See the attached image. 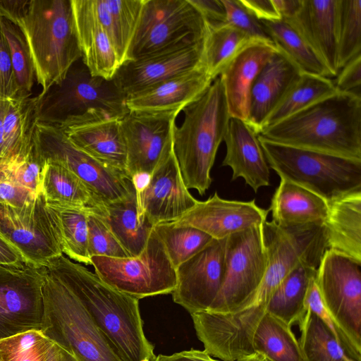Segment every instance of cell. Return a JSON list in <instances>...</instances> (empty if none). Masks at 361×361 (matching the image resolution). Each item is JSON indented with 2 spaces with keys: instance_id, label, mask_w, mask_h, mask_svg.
<instances>
[{
  "instance_id": "6da1fadb",
  "label": "cell",
  "mask_w": 361,
  "mask_h": 361,
  "mask_svg": "<svg viewBox=\"0 0 361 361\" xmlns=\"http://www.w3.org/2000/svg\"><path fill=\"white\" fill-rule=\"evenodd\" d=\"M49 266L72 290L123 361H152L154 345L146 338L139 300L104 283L63 255Z\"/></svg>"
},
{
  "instance_id": "7a4b0ae2",
  "label": "cell",
  "mask_w": 361,
  "mask_h": 361,
  "mask_svg": "<svg viewBox=\"0 0 361 361\" xmlns=\"http://www.w3.org/2000/svg\"><path fill=\"white\" fill-rule=\"evenodd\" d=\"M259 135L284 145L361 159V97L337 92Z\"/></svg>"
},
{
  "instance_id": "3957f363",
  "label": "cell",
  "mask_w": 361,
  "mask_h": 361,
  "mask_svg": "<svg viewBox=\"0 0 361 361\" xmlns=\"http://www.w3.org/2000/svg\"><path fill=\"white\" fill-rule=\"evenodd\" d=\"M182 111L183 122L173 130V153L185 186L202 195L212 183L211 169L231 118L220 77Z\"/></svg>"
},
{
  "instance_id": "277c9868",
  "label": "cell",
  "mask_w": 361,
  "mask_h": 361,
  "mask_svg": "<svg viewBox=\"0 0 361 361\" xmlns=\"http://www.w3.org/2000/svg\"><path fill=\"white\" fill-rule=\"evenodd\" d=\"M17 25L28 45L42 92L61 81L82 58L71 0H30Z\"/></svg>"
},
{
  "instance_id": "5b68a950",
  "label": "cell",
  "mask_w": 361,
  "mask_h": 361,
  "mask_svg": "<svg viewBox=\"0 0 361 361\" xmlns=\"http://www.w3.org/2000/svg\"><path fill=\"white\" fill-rule=\"evenodd\" d=\"M126 100L113 80L92 75L80 59L61 81L35 97L36 119L60 126L66 121L121 118L129 111Z\"/></svg>"
},
{
  "instance_id": "8992f818",
  "label": "cell",
  "mask_w": 361,
  "mask_h": 361,
  "mask_svg": "<svg viewBox=\"0 0 361 361\" xmlns=\"http://www.w3.org/2000/svg\"><path fill=\"white\" fill-rule=\"evenodd\" d=\"M45 267L42 334L78 361H123L77 296L49 266Z\"/></svg>"
},
{
  "instance_id": "52a82bcc",
  "label": "cell",
  "mask_w": 361,
  "mask_h": 361,
  "mask_svg": "<svg viewBox=\"0 0 361 361\" xmlns=\"http://www.w3.org/2000/svg\"><path fill=\"white\" fill-rule=\"evenodd\" d=\"M265 159L281 179L298 185L328 204L361 191V159L298 148L258 135Z\"/></svg>"
},
{
  "instance_id": "ba28073f",
  "label": "cell",
  "mask_w": 361,
  "mask_h": 361,
  "mask_svg": "<svg viewBox=\"0 0 361 361\" xmlns=\"http://www.w3.org/2000/svg\"><path fill=\"white\" fill-rule=\"evenodd\" d=\"M95 274L104 283L137 299L171 293L176 268L154 228L142 252L136 257L90 258Z\"/></svg>"
},
{
  "instance_id": "9c48e42d",
  "label": "cell",
  "mask_w": 361,
  "mask_h": 361,
  "mask_svg": "<svg viewBox=\"0 0 361 361\" xmlns=\"http://www.w3.org/2000/svg\"><path fill=\"white\" fill-rule=\"evenodd\" d=\"M209 29L189 0H145L128 61L183 43L204 41Z\"/></svg>"
},
{
  "instance_id": "30bf717a",
  "label": "cell",
  "mask_w": 361,
  "mask_h": 361,
  "mask_svg": "<svg viewBox=\"0 0 361 361\" xmlns=\"http://www.w3.org/2000/svg\"><path fill=\"white\" fill-rule=\"evenodd\" d=\"M35 145L46 161H55L81 179L102 202L128 197L134 190L129 177L75 147L55 125L36 123Z\"/></svg>"
},
{
  "instance_id": "8fae6325",
  "label": "cell",
  "mask_w": 361,
  "mask_h": 361,
  "mask_svg": "<svg viewBox=\"0 0 361 361\" xmlns=\"http://www.w3.org/2000/svg\"><path fill=\"white\" fill-rule=\"evenodd\" d=\"M267 265L262 224L227 237L223 282L205 312L227 313L250 297L262 283Z\"/></svg>"
},
{
  "instance_id": "7c38bea8",
  "label": "cell",
  "mask_w": 361,
  "mask_h": 361,
  "mask_svg": "<svg viewBox=\"0 0 361 361\" xmlns=\"http://www.w3.org/2000/svg\"><path fill=\"white\" fill-rule=\"evenodd\" d=\"M0 235L32 264L46 267L63 255L55 215L41 192L23 207L0 203Z\"/></svg>"
},
{
  "instance_id": "4fadbf2b",
  "label": "cell",
  "mask_w": 361,
  "mask_h": 361,
  "mask_svg": "<svg viewBox=\"0 0 361 361\" xmlns=\"http://www.w3.org/2000/svg\"><path fill=\"white\" fill-rule=\"evenodd\" d=\"M45 269L25 261L0 265V341L40 331Z\"/></svg>"
},
{
  "instance_id": "5bb4252c",
  "label": "cell",
  "mask_w": 361,
  "mask_h": 361,
  "mask_svg": "<svg viewBox=\"0 0 361 361\" xmlns=\"http://www.w3.org/2000/svg\"><path fill=\"white\" fill-rule=\"evenodd\" d=\"M315 281L329 312L361 343V264L326 249Z\"/></svg>"
},
{
  "instance_id": "9a60e30c",
  "label": "cell",
  "mask_w": 361,
  "mask_h": 361,
  "mask_svg": "<svg viewBox=\"0 0 361 361\" xmlns=\"http://www.w3.org/2000/svg\"><path fill=\"white\" fill-rule=\"evenodd\" d=\"M262 235L267 265L257 290L269 298L299 264L308 259H321L327 249L321 224L285 228L266 220L262 224Z\"/></svg>"
},
{
  "instance_id": "2e32d148",
  "label": "cell",
  "mask_w": 361,
  "mask_h": 361,
  "mask_svg": "<svg viewBox=\"0 0 361 361\" xmlns=\"http://www.w3.org/2000/svg\"><path fill=\"white\" fill-rule=\"evenodd\" d=\"M179 111H129L120 119L127 149L126 175L150 174L173 149L175 121Z\"/></svg>"
},
{
  "instance_id": "e0dca14e",
  "label": "cell",
  "mask_w": 361,
  "mask_h": 361,
  "mask_svg": "<svg viewBox=\"0 0 361 361\" xmlns=\"http://www.w3.org/2000/svg\"><path fill=\"white\" fill-rule=\"evenodd\" d=\"M204 41L183 43L127 61L120 66L112 80L127 98L132 97L204 66Z\"/></svg>"
},
{
  "instance_id": "ac0fdd59",
  "label": "cell",
  "mask_w": 361,
  "mask_h": 361,
  "mask_svg": "<svg viewBox=\"0 0 361 361\" xmlns=\"http://www.w3.org/2000/svg\"><path fill=\"white\" fill-rule=\"evenodd\" d=\"M226 238L213 239L204 248L176 268L173 301L190 314L207 311L221 286Z\"/></svg>"
},
{
  "instance_id": "d6986e66",
  "label": "cell",
  "mask_w": 361,
  "mask_h": 361,
  "mask_svg": "<svg viewBox=\"0 0 361 361\" xmlns=\"http://www.w3.org/2000/svg\"><path fill=\"white\" fill-rule=\"evenodd\" d=\"M136 195L140 216L144 215L154 226L178 219L197 202L183 182L173 149L154 169L146 188Z\"/></svg>"
},
{
  "instance_id": "ffe728a7",
  "label": "cell",
  "mask_w": 361,
  "mask_h": 361,
  "mask_svg": "<svg viewBox=\"0 0 361 361\" xmlns=\"http://www.w3.org/2000/svg\"><path fill=\"white\" fill-rule=\"evenodd\" d=\"M269 211L251 201L228 200L217 192L196 204L178 219L176 225L189 226L209 235L213 239H225L229 235L262 225Z\"/></svg>"
},
{
  "instance_id": "44dd1931",
  "label": "cell",
  "mask_w": 361,
  "mask_h": 361,
  "mask_svg": "<svg viewBox=\"0 0 361 361\" xmlns=\"http://www.w3.org/2000/svg\"><path fill=\"white\" fill-rule=\"evenodd\" d=\"M338 0H302L297 14L283 20L293 26L324 63L332 77L339 72L338 63Z\"/></svg>"
},
{
  "instance_id": "7402d4cb",
  "label": "cell",
  "mask_w": 361,
  "mask_h": 361,
  "mask_svg": "<svg viewBox=\"0 0 361 361\" xmlns=\"http://www.w3.org/2000/svg\"><path fill=\"white\" fill-rule=\"evenodd\" d=\"M120 119L66 121L58 126L75 147L126 175L127 149Z\"/></svg>"
},
{
  "instance_id": "603a6c76",
  "label": "cell",
  "mask_w": 361,
  "mask_h": 361,
  "mask_svg": "<svg viewBox=\"0 0 361 361\" xmlns=\"http://www.w3.org/2000/svg\"><path fill=\"white\" fill-rule=\"evenodd\" d=\"M302 72L278 50L255 78L250 94L247 123L259 135L264 121L287 92L298 80Z\"/></svg>"
},
{
  "instance_id": "cb8c5ba5",
  "label": "cell",
  "mask_w": 361,
  "mask_h": 361,
  "mask_svg": "<svg viewBox=\"0 0 361 361\" xmlns=\"http://www.w3.org/2000/svg\"><path fill=\"white\" fill-rule=\"evenodd\" d=\"M276 51L274 44L252 42L239 51L222 70L219 76L223 83L231 117L247 122L252 85Z\"/></svg>"
},
{
  "instance_id": "d4e9b609",
  "label": "cell",
  "mask_w": 361,
  "mask_h": 361,
  "mask_svg": "<svg viewBox=\"0 0 361 361\" xmlns=\"http://www.w3.org/2000/svg\"><path fill=\"white\" fill-rule=\"evenodd\" d=\"M226 153L223 166L232 169V180L243 178L255 192L269 183V166L258 135L240 118L231 117L224 137Z\"/></svg>"
},
{
  "instance_id": "484cf974",
  "label": "cell",
  "mask_w": 361,
  "mask_h": 361,
  "mask_svg": "<svg viewBox=\"0 0 361 361\" xmlns=\"http://www.w3.org/2000/svg\"><path fill=\"white\" fill-rule=\"evenodd\" d=\"M82 60L92 75L112 80L121 62L90 0H71Z\"/></svg>"
},
{
  "instance_id": "4316f807",
  "label": "cell",
  "mask_w": 361,
  "mask_h": 361,
  "mask_svg": "<svg viewBox=\"0 0 361 361\" xmlns=\"http://www.w3.org/2000/svg\"><path fill=\"white\" fill-rule=\"evenodd\" d=\"M213 79L204 66L176 76L127 98L129 111H182L199 98Z\"/></svg>"
},
{
  "instance_id": "83f0119b",
  "label": "cell",
  "mask_w": 361,
  "mask_h": 361,
  "mask_svg": "<svg viewBox=\"0 0 361 361\" xmlns=\"http://www.w3.org/2000/svg\"><path fill=\"white\" fill-rule=\"evenodd\" d=\"M322 224L327 249L361 264V191L329 204Z\"/></svg>"
},
{
  "instance_id": "f1b7e54d",
  "label": "cell",
  "mask_w": 361,
  "mask_h": 361,
  "mask_svg": "<svg viewBox=\"0 0 361 361\" xmlns=\"http://www.w3.org/2000/svg\"><path fill=\"white\" fill-rule=\"evenodd\" d=\"M272 221L281 227L322 225L329 210L328 203L312 192L281 178L269 208Z\"/></svg>"
},
{
  "instance_id": "f546056e",
  "label": "cell",
  "mask_w": 361,
  "mask_h": 361,
  "mask_svg": "<svg viewBox=\"0 0 361 361\" xmlns=\"http://www.w3.org/2000/svg\"><path fill=\"white\" fill-rule=\"evenodd\" d=\"M92 212L104 221L130 257L142 252L154 226L140 216L135 190L122 200L103 203Z\"/></svg>"
},
{
  "instance_id": "4dcf8cb0",
  "label": "cell",
  "mask_w": 361,
  "mask_h": 361,
  "mask_svg": "<svg viewBox=\"0 0 361 361\" xmlns=\"http://www.w3.org/2000/svg\"><path fill=\"white\" fill-rule=\"evenodd\" d=\"M145 0H90L94 12L107 33L121 64L129 51Z\"/></svg>"
},
{
  "instance_id": "1f68e13d",
  "label": "cell",
  "mask_w": 361,
  "mask_h": 361,
  "mask_svg": "<svg viewBox=\"0 0 361 361\" xmlns=\"http://www.w3.org/2000/svg\"><path fill=\"white\" fill-rule=\"evenodd\" d=\"M36 123L35 97L5 98L4 166L20 161L29 153L34 145Z\"/></svg>"
},
{
  "instance_id": "d6a6232c",
  "label": "cell",
  "mask_w": 361,
  "mask_h": 361,
  "mask_svg": "<svg viewBox=\"0 0 361 361\" xmlns=\"http://www.w3.org/2000/svg\"><path fill=\"white\" fill-rule=\"evenodd\" d=\"M321 259L303 261L293 269L273 292L267 312L290 326L297 324L305 311L307 290Z\"/></svg>"
},
{
  "instance_id": "836d02e7",
  "label": "cell",
  "mask_w": 361,
  "mask_h": 361,
  "mask_svg": "<svg viewBox=\"0 0 361 361\" xmlns=\"http://www.w3.org/2000/svg\"><path fill=\"white\" fill-rule=\"evenodd\" d=\"M40 192L49 205L92 212L103 204L81 179L55 161H46Z\"/></svg>"
},
{
  "instance_id": "e575fe53",
  "label": "cell",
  "mask_w": 361,
  "mask_h": 361,
  "mask_svg": "<svg viewBox=\"0 0 361 361\" xmlns=\"http://www.w3.org/2000/svg\"><path fill=\"white\" fill-rule=\"evenodd\" d=\"M252 345L255 353L271 361H305L292 327L269 312L255 331Z\"/></svg>"
},
{
  "instance_id": "d590c367",
  "label": "cell",
  "mask_w": 361,
  "mask_h": 361,
  "mask_svg": "<svg viewBox=\"0 0 361 361\" xmlns=\"http://www.w3.org/2000/svg\"><path fill=\"white\" fill-rule=\"evenodd\" d=\"M276 49L302 73L332 78L329 70L307 42L288 22L262 21Z\"/></svg>"
},
{
  "instance_id": "8d00e7d4",
  "label": "cell",
  "mask_w": 361,
  "mask_h": 361,
  "mask_svg": "<svg viewBox=\"0 0 361 361\" xmlns=\"http://www.w3.org/2000/svg\"><path fill=\"white\" fill-rule=\"evenodd\" d=\"M0 361H78L48 338L41 331L32 330L0 341Z\"/></svg>"
},
{
  "instance_id": "74e56055",
  "label": "cell",
  "mask_w": 361,
  "mask_h": 361,
  "mask_svg": "<svg viewBox=\"0 0 361 361\" xmlns=\"http://www.w3.org/2000/svg\"><path fill=\"white\" fill-rule=\"evenodd\" d=\"M336 92L337 91L331 78L302 73L298 80L267 117L261 132Z\"/></svg>"
},
{
  "instance_id": "f35d334b",
  "label": "cell",
  "mask_w": 361,
  "mask_h": 361,
  "mask_svg": "<svg viewBox=\"0 0 361 361\" xmlns=\"http://www.w3.org/2000/svg\"><path fill=\"white\" fill-rule=\"evenodd\" d=\"M297 322L305 361H356L350 357L323 322L308 309Z\"/></svg>"
},
{
  "instance_id": "ab89813d",
  "label": "cell",
  "mask_w": 361,
  "mask_h": 361,
  "mask_svg": "<svg viewBox=\"0 0 361 361\" xmlns=\"http://www.w3.org/2000/svg\"><path fill=\"white\" fill-rule=\"evenodd\" d=\"M209 28L202 63L214 80L239 51L255 40L227 23Z\"/></svg>"
},
{
  "instance_id": "60d3db41",
  "label": "cell",
  "mask_w": 361,
  "mask_h": 361,
  "mask_svg": "<svg viewBox=\"0 0 361 361\" xmlns=\"http://www.w3.org/2000/svg\"><path fill=\"white\" fill-rule=\"evenodd\" d=\"M49 206L56 219L63 253L78 262L91 265L88 253L87 224V217L90 210L69 207Z\"/></svg>"
},
{
  "instance_id": "b9f144b4",
  "label": "cell",
  "mask_w": 361,
  "mask_h": 361,
  "mask_svg": "<svg viewBox=\"0 0 361 361\" xmlns=\"http://www.w3.org/2000/svg\"><path fill=\"white\" fill-rule=\"evenodd\" d=\"M153 228L175 268L213 240L209 235L201 230L189 226L176 225L172 222L161 223Z\"/></svg>"
},
{
  "instance_id": "7bdbcfd3",
  "label": "cell",
  "mask_w": 361,
  "mask_h": 361,
  "mask_svg": "<svg viewBox=\"0 0 361 361\" xmlns=\"http://www.w3.org/2000/svg\"><path fill=\"white\" fill-rule=\"evenodd\" d=\"M337 39L340 71L361 54V0H338Z\"/></svg>"
},
{
  "instance_id": "ee69618b",
  "label": "cell",
  "mask_w": 361,
  "mask_h": 361,
  "mask_svg": "<svg viewBox=\"0 0 361 361\" xmlns=\"http://www.w3.org/2000/svg\"><path fill=\"white\" fill-rule=\"evenodd\" d=\"M1 25L10 51L12 67L18 87V97H30L36 75L24 35L16 24L8 20L1 18Z\"/></svg>"
},
{
  "instance_id": "f6af8a7d",
  "label": "cell",
  "mask_w": 361,
  "mask_h": 361,
  "mask_svg": "<svg viewBox=\"0 0 361 361\" xmlns=\"http://www.w3.org/2000/svg\"><path fill=\"white\" fill-rule=\"evenodd\" d=\"M305 309L314 313L323 322L350 357L361 361V343L353 339L329 312L322 301L315 278L311 281L307 290Z\"/></svg>"
},
{
  "instance_id": "bcb514c9",
  "label": "cell",
  "mask_w": 361,
  "mask_h": 361,
  "mask_svg": "<svg viewBox=\"0 0 361 361\" xmlns=\"http://www.w3.org/2000/svg\"><path fill=\"white\" fill-rule=\"evenodd\" d=\"M88 224V253L90 257L111 258L130 257L104 221L90 211Z\"/></svg>"
},
{
  "instance_id": "7dc6e473",
  "label": "cell",
  "mask_w": 361,
  "mask_h": 361,
  "mask_svg": "<svg viewBox=\"0 0 361 361\" xmlns=\"http://www.w3.org/2000/svg\"><path fill=\"white\" fill-rule=\"evenodd\" d=\"M45 164L34 143L23 159L5 166L18 183L37 195L40 192Z\"/></svg>"
},
{
  "instance_id": "c3c4849f",
  "label": "cell",
  "mask_w": 361,
  "mask_h": 361,
  "mask_svg": "<svg viewBox=\"0 0 361 361\" xmlns=\"http://www.w3.org/2000/svg\"><path fill=\"white\" fill-rule=\"evenodd\" d=\"M222 3L226 11L227 23L255 41L274 44L262 21L255 18L240 0H222Z\"/></svg>"
},
{
  "instance_id": "681fc988",
  "label": "cell",
  "mask_w": 361,
  "mask_h": 361,
  "mask_svg": "<svg viewBox=\"0 0 361 361\" xmlns=\"http://www.w3.org/2000/svg\"><path fill=\"white\" fill-rule=\"evenodd\" d=\"M36 196L18 183L6 166H0V203L23 207L33 203Z\"/></svg>"
},
{
  "instance_id": "f907efd6",
  "label": "cell",
  "mask_w": 361,
  "mask_h": 361,
  "mask_svg": "<svg viewBox=\"0 0 361 361\" xmlns=\"http://www.w3.org/2000/svg\"><path fill=\"white\" fill-rule=\"evenodd\" d=\"M0 18V97H18V87L14 75L8 45L3 32Z\"/></svg>"
},
{
  "instance_id": "816d5d0a",
  "label": "cell",
  "mask_w": 361,
  "mask_h": 361,
  "mask_svg": "<svg viewBox=\"0 0 361 361\" xmlns=\"http://www.w3.org/2000/svg\"><path fill=\"white\" fill-rule=\"evenodd\" d=\"M336 77L334 84L337 92L361 97V54L347 63Z\"/></svg>"
},
{
  "instance_id": "f5cc1de1",
  "label": "cell",
  "mask_w": 361,
  "mask_h": 361,
  "mask_svg": "<svg viewBox=\"0 0 361 361\" xmlns=\"http://www.w3.org/2000/svg\"><path fill=\"white\" fill-rule=\"evenodd\" d=\"M200 12L209 27L226 23V11L222 0H189Z\"/></svg>"
},
{
  "instance_id": "db71d44e",
  "label": "cell",
  "mask_w": 361,
  "mask_h": 361,
  "mask_svg": "<svg viewBox=\"0 0 361 361\" xmlns=\"http://www.w3.org/2000/svg\"><path fill=\"white\" fill-rule=\"evenodd\" d=\"M240 1L255 18L261 21L281 20L272 0H240Z\"/></svg>"
},
{
  "instance_id": "11a10c76",
  "label": "cell",
  "mask_w": 361,
  "mask_h": 361,
  "mask_svg": "<svg viewBox=\"0 0 361 361\" xmlns=\"http://www.w3.org/2000/svg\"><path fill=\"white\" fill-rule=\"evenodd\" d=\"M249 357V356H248ZM248 357L236 361H247ZM152 361H222L212 357L204 349L203 350L191 349L176 353L170 355H155Z\"/></svg>"
},
{
  "instance_id": "9f6ffc18",
  "label": "cell",
  "mask_w": 361,
  "mask_h": 361,
  "mask_svg": "<svg viewBox=\"0 0 361 361\" xmlns=\"http://www.w3.org/2000/svg\"><path fill=\"white\" fill-rule=\"evenodd\" d=\"M30 0H0V18L17 25L23 16Z\"/></svg>"
},
{
  "instance_id": "6f0895ef",
  "label": "cell",
  "mask_w": 361,
  "mask_h": 361,
  "mask_svg": "<svg viewBox=\"0 0 361 361\" xmlns=\"http://www.w3.org/2000/svg\"><path fill=\"white\" fill-rule=\"evenodd\" d=\"M23 261L25 259L20 252L0 235V265Z\"/></svg>"
},
{
  "instance_id": "680465c9",
  "label": "cell",
  "mask_w": 361,
  "mask_h": 361,
  "mask_svg": "<svg viewBox=\"0 0 361 361\" xmlns=\"http://www.w3.org/2000/svg\"><path fill=\"white\" fill-rule=\"evenodd\" d=\"M281 20L293 18L300 10L302 0H272Z\"/></svg>"
},
{
  "instance_id": "91938a15",
  "label": "cell",
  "mask_w": 361,
  "mask_h": 361,
  "mask_svg": "<svg viewBox=\"0 0 361 361\" xmlns=\"http://www.w3.org/2000/svg\"><path fill=\"white\" fill-rule=\"evenodd\" d=\"M5 98L0 97V166L4 164V116Z\"/></svg>"
},
{
  "instance_id": "94428289",
  "label": "cell",
  "mask_w": 361,
  "mask_h": 361,
  "mask_svg": "<svg viewBox=\"0 0 361 361\" xmlns=\"http://www.w3.org/2000/svg\"><path fill=\"white\" fill-rule=\"evenodd\" d=\"M150 174L141 173L131 177L130 180L135 190L136 194L140 193L147 185Z\"/></svg>"
},
{
  "instance_id": "6125c7cd",
  "label": "cell",
  "mask_w": 361,
  "mask_h": 361,
  "mask_svg": "<svg viewBox=\"0 0 361 361\" xmlns=\"http://www.w3.org/2000/svg\"><path fill=\"white\" fill-rule=\"evenodd\" d=\"M263 355L259 353H255L248 357L247 361H262Z\"/></svg>"
},
{
  "instance_id": "be15d7a7",
  "label": "cell",
  "mask_w": 361,
  "mask_h": 361,
  "mask_svg": "<svg viewBox=\"0 0 361 361\" xmlns=\"http://www.w3.org/2000/svg\"><path fill=\"white\" fill-rule=\"evenodd\" d=\"M262 361H271V360H269L268 358H267L265 356L263 355Z\"/></svg>"
}]
</instances>
